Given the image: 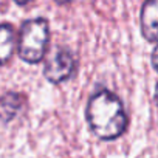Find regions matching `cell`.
<instances>
[{
  "instance_id": "obj_1",
  "label": "cell",
  "mask_w": 158,
  "mask_h": 158,
  "mask_svg": "<svg viewBox=\"0 0 158 158\" xmlns=\"http://www.w3.org/2000/svg\"><path fill=\"white\" fill-rule=\"evenodd\" d=\"M85 118L90 130L104 141L119 138L129 124V118L121 99L106 89L96 92L89 99Z\"/></svg>"
},
{
  "instance_id": "obj_2",
  "label": "cell",
  "mask_w": 158,
  "mask_h": 158,
  "mask_svg": "<svg viewBox=\"0 0 158 158\" xmlns=\"http://www.w3.org/2000/svg\"><path fill=\"white\" fill-rule=\"evenodd\" d=\"M50 40L48 22L42 17L27 20L19 34V56L28 64H39L45 53Z\"/></svg>"
},
{
  "instance_id": "obj_3",
  "label": "cell",
  "mask_w": 158,
  "mask_h": 158,
  "mask_svg": "<svg viewBox=\"0 0 158 158\" xmlns=\"http://www.w3.org/2000/svg\"><path fill=\"white\" fill-rule=\"evenodd\" d=\"M74 71V57L65 48H57L56 53L47 60L45 77L51 84H60L73 74Z\"/></svg>"
},
{
  "instance_id": "obj_4",
  "label": "cell",
  "mask_w": 158,
  "mask_h": 158,
  "mask_svg": "<svg viewBox=\"0 0 158 158\" xmlns=\"http://www.w3.org/2000/svg\"><path fill=\"white\" fill-rule=\"evenodd\" d=\"M141 31L149 42H158V0H146L141 10Z\"/></svg>"
},
{
  "instance_id": "obj_5",
  "label": "cell",
  "mask_w": 158,
  "mask_h": 158,
  "mask_svg": "<svg viewBox=\"0 0 158 158\" xmlns=\"http://www.w3.org/2000/svg\"><path fill=\"white\" fill-rule=\"evenodd\" d=\"M23 106V96L16 92L5 93L0 98V123H10L17 116Z\"/></svg>"
},
{
  "instance_id": "obj_6",
  "label": "cell",
  "mask_w": 158,
  "mask_h": 158,
  "mask_svg": "<svg viewBox=\"0 0 158 158\" xmlns=\"http://www.w3.org/2000/svg\"><path fill=\"white\" fill-rule=\"evenodd\" d=\"M16 47V34L14 28L8 23L0 25V65L10 60Z\"/></svg>"
},
{
  "instance_id": "obj_7",
  "label": "cell",
  "mask_w": 158,
  "mask_h": 158,
  "mask_svg": "<svg viewBox=\"0 0 158 158\" xmlns=\"http://www.w3.org/2000/svg\"><path fill=\"white\" fill-rule=\"evenodd\" d=\"M152 65H153V68L158 71V44H156V47H155L153 51H152Z\"/></svg>"
},
{
  "instance_id": "obj_8",
  "label": "cell",
  "mask_w": 158,
  "mask_h": 158,
  "mask_svg": "<svg viewBox=\"0 0 158 158\" xmlns=\"http://www.w3.org/2000/svg\"><path fill=\"white\" fill-rule=\"evenodd\" d=\"M14 2H16L17 5H27V3L30 2V0H14Z\"/></svg>"
},
{
  "instance_id": "obj_9",
  "label": "cell",
  "mask_w": 158,
  "mask_h": 158,
  "mask_svg": "<svg viewBox=\"0 0 158 158\" xmlns=\"http://www.w3.org/2000/svg\"><path fill=\"white\" fill-rule=\"evenodd\" d=\"M56 3H59V5H65V3H68V2H71V0H54Z\"/></svg>"
},
{
  "instance_id": "obj_10",
  "label": "cell",
  "mask_w": 158,
  "mask_h": 158,
  "mask_svg": "<svg viewBox=\"0 0 158 158\" xmlns=\"http://www.w3.org/2000/svg\"><path fill=\"white\" fill-rule=\"evenodd\" d=\"M155 101L158 104V84H156V90H155Z\"/></svg>"
}]
</instances>
